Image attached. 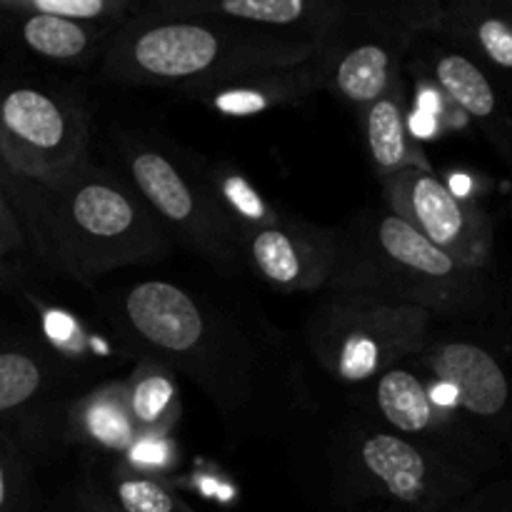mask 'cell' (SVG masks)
<instances>
[{"label":"cell","instance_id":"1","mask_svg":"<svg viewBox=\"0 0 512 512\" xmlns=\"http://www.w3.org/2000/svg\"><path fill=\"white\" fill-rule=\"evenodd\" d=\"M3 168V165H0ZM28 238L58 273L80 285L158 263L170 238L123 175L85 163L53 183H30L3 168Z\"/></svg>","mask_w":512,"mask_h":512},{"label":"cell","instance_id":"2","mask_svg":"<svg viewBox=\"0 0 512 512\" xmlns=\"http://www.w3.org/2000/svg\"><path fill=\"white\" fill-rule=\"evenodd\" d=\"M105 318L145 360L188 378L225 420H240L263 393L258 343L203 295L170 280H143L110 293Z\"/></svg>","mask_w":512,"mask_h":512},{"label":"cell","instance_id":"3","mask_svg":"<svg viewBox=\"0 0 512 512\" xmlns=\"http://www.w3.org/2000/svg\"><path fill=\"white\" fill-rule=\"evenodd\" d=\"M318 45L230 28L215 20L140 3L115 30L98 63V80L125 88H175L180 93L258 68L308 63Z\"/></svg>","mask_w":512,"mask_h":512},{"label":"cell","instance_id":"4","mask_svg":"<svg viewBox=\"0 0 512 512\" xmlns=\"http://www.w3.org/2000/svg\"><path fill=\"white\" fill-rule=\"evenodd\" d=\"M338 240V265L325 293L428 310L438 323H480L493 310L485 270L460 265L388 208L340 225Z\"/></svg>","mask_w":512,"mask_h":512},{"label":"cell","instance_id":"5","mask_svg":"<svg viewBox=\"0 0 512 512\" xmlns=\"http://www.w3.org/2000/svg\"><path fill=\"white\" fill-rule=\"evenodd\" d=\"M330 503L343 512H440L478 488V478L355 408L325 445Z\"/></svg>","mask_w":512,"mask_h":512},{"label":"cell","instance_id":"6","mask_svg":"<svg viewBox=\"0 0 512 512\" xmlns=\"http://www.w3.org/2000/svg\"><path fill=\"white\" fill-rule=\"evenodd\" d=\"M110 143L123 168V180L138 193L168 238L183 243L220 273L245 270L238 225L215 183L195 173L188 160L160 140L143 133L118 130Z\"/></svg>","mask_w":512,"mask_h":512},{"label":"cell","instance_id":"7","mask_svg":"<svg viewBox=\"0 0 512 512\" xmlns=\"http://www.w3.org/2000/svg\"><path fill=\"white\" fill-rule=\"evenodd\" d=\"M438 325L428 310L363 295L320 293L305 320V345L328 378L360 388L418 358Z\"/></svg>","mask_w":512,"mask_h":512},{"label":"cell","instance_id":"8","mask_svg":"<svg viewBox=\"0 0 512 512\" xmlns=\"http://www.w3.org/2000/svg\"><path fill=\"white\" fill-rule=\"evenodd\" d=\"M440 0L345 3L318 45L323 90L363 113L403 78L415 40L438 25Z\"/></svg>","mask_w":512,"mask_h":512},{"label":"cell","instance_id":"9","mask_svg":"<svg viewBox=\"0 0 512 512\" xmlns=\"http://www.w3.org/2000/svg\"><path fill=\"white\" fill-rule=\"evenodd\" d=\"M360 390L355 408L473 478L480 480L498 463V450L468 423L448 393L440 395L443 388L413 363L385 370L373 383L360 385Z\"/></svg>","mask_w":512,"mask_h":512},{"label":"cell","instance_id":"10","mask_svg":"<svg viewBox=\"0 0 512 512\" xmlns=\"http://www.w3.org/2000/svg\"><path fill=\"white\" fill-rule=\"evenodd\" d=\"M90 120L68 90L20 83L0 93V165L15 178L53 183L90 163Z\"/></svg>","mask_w":512,"mask_h":512},{"label":"cell","instance_id":"11","mask_svg":"<svg viewBox=\"0 0 512 512\" xmlns=\"http://www.w3.org/2000/svg\"><path fill=\"white\" fill-rule=\"evenodd\" d=\"M410 363L448 393L498 453H512V358L500 340L470 333L463 323H445Z\"/></svg>","mask_w":512,"mask_h":512},{"label":"cell","instance_id":"12","mask_svg":"<svg viewBox=\"0 0 512 512\" xmlns=\"http://www.w3.org/2000/svg\"><path fill=\"white\" fill-rule=\"evenodd\" d=\"M385 208L413 225L460 265L485 270L493 260V220L473 200L455 193L433 170L410 168L380 180Z\"/></svg>","mask_w":512,"mask_h":512},{"label":"cell","instance_id":"13","mask_svg":"<svg viewBox=\"0 0 512 512\" xmlns=\"http://www.w3.org/2000/svg\"><path fill=\"white\" fill-rule=\"evenodd\" d=\"M238 225L245 268L278 293H325L338 265V228L273 213Z\"/></svg>","mask_w":512,"mask_h":512},{"label":"cell","instance_id":"14","mask_svg":"<svg viewBox=\"0 0 512 512\" xmlns=\"http://www.w3.org/2000/svg\"><path fill=\"white\" fill-rule=\"evenodd\" d=\"M418 43H423L420 68L430 85L465 118L473 120L503 158L512 160V115L498 80L440 35L425 33Z\"/></svg>","mask_w":512,"mask_h":512},{"label":"cell","instance_id":"15","mask_svg":"<svg viewBox=\"0 0 512 512\" xmlns=\"http://www.w3.org/2000/svg\"><path fill=\"white\" fill-rule=\"evenodd\" d=\"M165 10L215 20L230 28L320 45L338 20L343 0H158Z\"/></svg>","mask_w":512,"mask_h":512},{"label":"cell","instance_id":"16","mask_svg":"<svg viewBox=\"0 0 512 512\" xmlns=\"http://www.w3.org/2000/svg\"><path fill=\"white\" fill-rule=\"evenodd\" d=\"M315 90H323L318 53L308 63L245 70V73L200 85L185 95L223 118H248V115L303 103Z\"/></svg>","mask_w":512,"mask_h":512},{"label":"cell","instance_id":"17","mask_svg":"<svg viewBox=\"0 0 512 512\" xmlns=\"http://www.w3.org/2000/svg\"><path fill=\"white\" fill-rule=\"evenodd\" d=\"M433 33L483 65L490 75L512 78V13L505 5L483 0L440 3Z\"/></svg>","mask_w":512,"mask_h":512},{"label":"cell","instance_id":"18","mask_svg":"<svg viewBox=\"0 0 512 512\" xmlns=\"http://www.w3.org/2000/svg\"><path fill=\"white\" fill-rule=\"evenodd\" d=\"M18 33V43L35 58L55 65L83 68L98 60L108 50L120 23L93 25L78 20L53 18L40 13H3ZM125 23V20H123Z\"/></svg>","mask_w":512,"mask_h":512},{"label":"cell","instance_id":"19","mask_svg":"<svg viewBox=\"0 0 512 512\" xmlns=\"http://www.w3.org/2000/svg\"><path fill=\"white\" fill-rule=\"evenodd\" d=\"M405 100H408L405 78H400L360 113L365 148H368V158L378 173V180L410 168L433 170L418 145V138L410 133Z\"/></svg>","mask_w":512,"mask_h":512},{"label":"cell","instance_id":"20","mask_svg":"<svg viewBox=\"0 0 512 512\" xmlns=\"http://www.w3.org/2000/svg\"><path fill=\"white\" fill-rule=\"evenodd\" d=\"M58 355L35 343L0 348V420L38 410L60 385Z\"/></svg>","mask_w":512,"mask_h":512},{"label":"cell","instance_id":"21","mask_svg":"<svg viewBox=\"0 0 512 512\" xmlns=\"http://www.w3.org/2000/svg\"><path fill=\"white\" fill-rule=\"evenodd\" d=\"M65 435L73 443L93 445L108 453H130L140 443L128 410V388L110 383L75 400L65 415Z\"/></svg>","mask_w":512,"mask_h":512},{"label":"cell","instance_id":"22","mask_svg":"<svg viewBox=\"0 0 512 512\" xmlns=\"http://www.w3.org/2000/svg\"><path fill=\"white\" fill-rule=\"evenodd\" d=\"M125 388H128L130 418H133L140 440H155L168 435L180 415L175 373H170L160 363L143 358L130 380H125Z\"/></svg>","mask_w":512,"mask_h":512},{"label":"cell","instance_id":"23","mask_svg":"<svg viewBox=\"0 0 512 512\" xmlns=\"http://www.w3.org/2000/svg\"><path fill=\"white\" fill-rule=\"evenodd\" d=\"M95 483L108 493L120 512H195L165 480L123 460H113L103 480Z\"/></svg>","mask_w":512,"mask_h":512},{"label":"cell","instance_id":"24","mask_svg":"<svg viewBox=\"0 0 512 512\" xmlns=\"http://www.w3.org/2000/svg\"><path fill=\"white\" fill-rule=\"evenodd\" d=\"M135 0H0V13H40L78 23H123L138 10Z\"/></svg>","mask_w":512,"mask_h":512},{"label":"cell","instance_id":"25","mask_svg":"<svg viewBox=\"0 0 512 512\" xmlns=\"http://www.w3.org/2000/svg\"><path fill=\"white\" fill-rule=\"evenodd\" d=\"M33 505V475L23 445L0 430V512H28Z\"/></svg>","mask_w":512,"mask_h":512},{"label":"cell","instance_id":"26","mask_svg":"<svg viewBox=\"0 0 512 512\" xmlns=\"http://www.w3.org/2000/svg\"><path fill=\"white\" fill-rule=\"evenodd\" d=\"M55 512H120L93 478H83L60 495Z\"/></svg>","mask_w":512,"mask_h":512},{"label":"cell","instance_id":"27","mask_svg":"<svg viewBox=\"0 0 512 512\" xmlns=\"http://www.w3.org/2000/svg\"><path fill=\"white\" fill-rule=\"evenodd\" d=\"M25 240H28V235H25L23 220H20L18 208H15L3 173H0V258L23 248Z\"/></svg>","mask_w":512,"mask_h":512},{"label":"cell","instance_id":"28","mask_svg":"<svg viewBox=\"0 0 512 512\" xmlns=\"http://www.w3.org/2000/svg\"><path fill=\"white\" fill-rule=\"evenodd\" d=\"M440 512H512V488H473Z\"/></svg>","mask_w":512,"mask_h":512}]
</instances>
